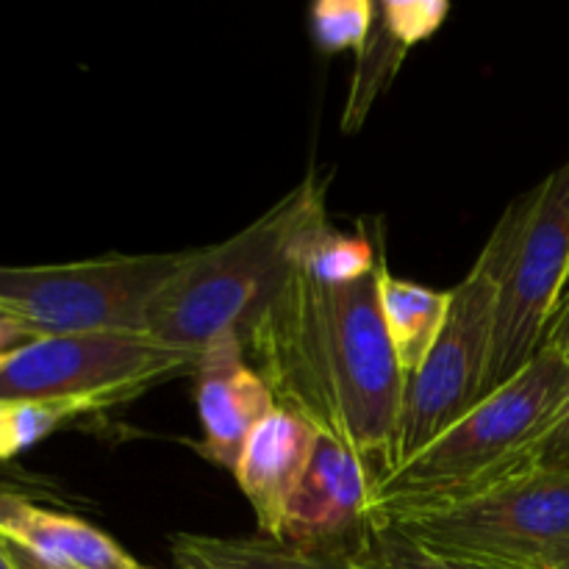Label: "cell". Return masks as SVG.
I'll use <instances>...</instances> for the list:
<instances>
[{"mask_svg":"<svg viewBox=\"0 0 569 569\" xmlns=\"http://www.w3.org/2000/svg\"><path fill=\"white\" fill-rule=\"evenodd\" d=\"M326 281L292 264L270 300L239 331L244 356L281 409L356 453L372 492L395 472L406 378L381 315V272Z\"/></svg>","mask_w":569,"mask_h":569,"instance_id":"cell-1","label":"cell"},{"mask_svg":"<svg viewBox=\"0 0 569 569\" xmlns=\"http://www.w3.org/2000/svg\"><path fill=\"white\" fill-rule=\"evenodd\" d=\"M569 395V365L539 353L372 492V522H398L465 500L517 472Z\"/></svg>","mask_w":569,"mask_h":569,"instance_id":"cell-2","label":"cell"},{"mask_svg":"<svg viewBox=\"0 0 569 569\" xmlns=\"http://www.w3.org/2000/svg\"><path fill=\"white\" fill-rule=\"evenodd\" d=\"M326 198L328 178L309 172L242 231L194 248L150 306V337L198 359L211 339L242 331L289 276L303 233L328 220Z\"/></svg>","mask_w":569,"mask_h":569,"instance_id":"cell-3","label":"cell"},{"mask_svg":"<svg viewBox=\"0 0 569 569\" xmlns=\"http://www.w3.org/2000/svg\"><path fill=\"white\" fill-rule=\"evenodd\" d=\"M433 553L503 569L569 559V470L533 467L465 500L389 522Z\"/></svg>","mask_w":569,"mask_h":569,"instance_id":"cell-4","label":"cell"},{"mask_svg":"<svg viewBox=\"0 0 569 569\" xmlns=\"http://www.w3.org/2000/svg\"><path fill=\"white\" fill-rule=\"evenodd\" d=\"M192 250L0 267V317L17 320L37 339L148 333L150 306L192 259Z\"/></svg>","mask_w":569,"mask_h":569,"instance_id":"cell-5","label":"cell"},{"mask_svg":"<svg viewBox=\"0 0 569 569\" xmlns=\"http://www.w3.org/2000/svg\"><path fill=\"white\" fill-rule=\"evenodd\" d=\"M511 239L509 211H503L465 281L450 289V309L442 333L426 365L406 381L395 437V465H406L450 426L487 398L498 292ZM395 467V470H398Z\"/></svg>","mask_w":569,"mask_h":569,"instance_id":"cell-6","label":"cell"},{"mask_svg":"<svg viewBox=\"0 0 569 569\" xmlns=\"http://www.w3.org/2000/svg\"><path fill=\"white\" fill-rule=\"evenodd\" d=\"M506 211L511 239L500 276L487 395L539 353L569 283V159Z\"/></svg>","mask_w":569,"mask_h":569,"instance_id":"cell-7","label":"cell"},{"mask_svg":"<svg viewBox=\"0 0 569 569\" xmlns=\"http://www.w3.org/2000/svg\"><path fill=\"white\" fill-rule=\"evenodd\" d=\"M189 370L194 356L150 333L39 337L14 350L0 370V400H87L106 411Z\"/></svg>","mask_w":569,"mask_h":569,"instance_id":"cell-8","label":"cell"},{"mask_svg":"<svg viewBox=\"0 0 569 569\" xmlns=\"http://www.w3.org/2000/svg\"><path fill=\"white\" fill-rule=\"evenodd\" d=\"M370 472L342 442L320 433L276 542L311 553L348 556L370 526Z\"/></svg>","mask_w":569,"mask_h":569,"instance_id":"cell-9","label":"cell"},{"mask_svg":"<svg viewBox=\"0 0 569 569\" xmlns=\"http://www.w3.org/2000/svg\"><path fill=\"white\" fill-rule=\"evenodd\" d=\"M194 398L203 428L200 450L222 470H237L256 428L278 409L264 378L244 356L239 331L211 339L194 359Z\"/></svg>","mask_w":569,"mask_h":569,"instance_id":"cell-10","label":"cell"},{"mask_svg":"<svg viewBox=\"0 0 569 569\" xmlns=\"http://www.w3.org/2000/svg\"><path fill=\"white\" fill-rule=\"evenodd\" d=\"M317 437L320 431L315 426L278 406L244 445L233 476L253 509L259 537L278 539L281 533L287 506L309 467Z\"/></svg>","mask_w":569,"mask_h":569,"instance_id":"cell-11","label":"cell"},{"mask_svg":"<svg viewBox=\"0 0 569 569\" xmlns=\"http://www.w3.org/2000/svg\"><path fill=\"white\" fill-rule=\"evenodd\" d=\"M0 537L53 565L78 569H148L92 522L56 511L37 498L0 495Z\"/></svg>","mask_w":569,"mask_h":569,"instance_id":"cell-12","label":"cell"},{"mask_svg":"<svg viewBox=\"0 0 569 569\" xmlns=\"http://www.w3.org/2000/svg\"><path fill=\"white\" fill-rule=\"evenodd\" d=\"M450 292H437L422 283L406 281L387 270L381 272V315L392 345L395 361L409 381L431 356L445 320H448Z\"/></svg>","mask_w":569,"mask_h":569,"instance_id":"cell-13","label":"cell"},{"mask_svg":"<svg viewBox=\"0 0 569 569\" xmlns=\"http://www.w3.org/2000/svg\"><path fill=\"white\" fill-rule=\"evenodd\" d=\"M172 548L226 569H350L345 556L311 553L267 537L220 539L200 533H176Z\"/></svg>","mask_w":569,"mask_h":569,"instance_id":"cell-14","label":"cell"},{"mask_svg":"<svg viewBox=\"0 0 569 569\" xmlns=\"http://www.w3.org/2000/svg\"><path fill=\"white\" fill-rule=\"evenodd\" d=\"M98 411L87 400H0V465H14L53 431Z\"/></svg>","mask_w":569,"mask_h":569,"instance_id":"cell-15","label":"cell"},{"mask_svg":"<svg viewBox=\"0 0 569 569\" xmlns=\"http://www.w3.org/2000/svg\"><path fill=\"white\" fill-rule=\"evenodd\" d=\"M350 569H503L433 553L389 522H372L348 556Z\"/></svg>","mask_w":569,"mask_h":569,"instance_id":"cell-16","label":"cell"},{"mask_svg":"<svg viewBox=\"0 0 569 569\" xmlns=\"http://www.w3.org/2000/svg\"><path fill=\"white\" fill-rule=\"evenodd\" d=\"M406 53H409V48L378 17L365 50L359 53V70H356L348 106H345L342 114L345 131H359L365 117L370 114V106L392 83L395 72L400 70V61H403Z\"/></svg>","mask_w":569,"mask_h":569,"instance_id":"cell-17","label":"cell"},{"mask_svg":"<svg viewBox=\"0 0 569 569\" xmlns=\"http://www.w3.org/2000/svg\"><path fill=\"white\" fill-rule=\"evenodd\" d=\"M311 39L326 56L365 50L378 20V3L372 0H320L311 6Z\"/></svg>","mask_w":569,"mask_h":569,"instance_id":"cell-18","label":"cell"},{"mask_svg":"<svg viewBox=\"0 0 569 569\" xmlns=\"http://www.w3.org/2000/svg\"><path fill=\"white\" fill-rule=\"evenodd\" d=\"M448 14V0H383V3H378L381 22L406 48H415V44L433 37Z\"/></svg>","mask_w":569,"mask_h":569,"instance_id":"cell-19","label":"cell"},{"mask_svg":"<svg viewBox=\"0 0 569 569\" xmlns=\"http://www.w3.org/2000/svg\"><path fill=\"white\" fill-rule=\"evenodd\" d=\"M533 467H553V470H569V395L559 415L553 417L542 437L522 453L520 467L522 470H533Z\"/></svg>","mask_w":569,"mask_h":569,"instance_id":"cell-20","label":"cell"},{"mask_svg":"<svg viewBox=\"0 0 569 569\" xmlns=\"http://www.w3.org/2000/svg\"><path fill=\"white\" fill-rule=\"evenodd\" d=\"M542 348L553 350L556 356H561L569 365V295L561 300L559 309H556L553 320H550L548 326V333H545Z\"/></svg>","mask_w":569,"mask_h":569,"instance_id":"cell-21","label":"cell"},{"mask_svg":"<svg viewBox=\"0 0 569 569\" xmlns=\"http://www.w3.org/2000/svg\"><path fill=\"white\" fill-rule=\"evenodd\" d=\"M33 337L26 326H20L17 320H9V317H0V370L6 367V361L11 359L14 350H20L22 345H28Z\"/></svg>","mask_w":569,"mask_h":569,"instance_id":"cell-22","label":"cell"},{"mask_svg":"<svg viewBox=\"0 0 569 569\" xmlns=\"http://www.w3.org/2000/svg\"><path fill=\"white\" fill-rule=\"evenodd\" d=\"M3 492H17L28 495V498H37V478L22 472L14 465H0V495Z\"/></svg>","mask_w":569,"mask_h":569,"instance_id":"cell-23","label":"cell"},{"mask_svg":"<svg viewBox=\"0 0 569 569\" xmlns=\"http://www.w3.org/2000/svg\"><path fill=\"white\" fill-rule=\"evenodd\" d=\"M3 539V537H0ZM6 550H9V556L14 559V565L20 569H78V567H67V565H53V561H44L39 559V556H33L31 550L20 548V545L9 542V539H3Z\"/></svg>","mask_w":569,"mask_h":569,"instance_id":"cell-24","label":"cell"},{"mask_svg":"<svg viewBox=\"0 0 569 569\" xmlns=\"http://www.w3.org/2000/svg\"><path fill=\"white\" fill-rule=\"evenodd\" d=\"M172 556H176V565L181 567V569H226V567L206 565V561H200L198 556H192V553H183V550H176V548H172Z\"/></svg>","mask_w":569,"mask_h":569,"instance_id":"cell-25","label":"cell"},{"mask_svg":"<svg viewBox=\"0 0 569 569\" xmlns=\"http://www.w3.org/2000/svg\"><path fill=\"white\" fill-rule=\"evenodd\" d=\"M0 569H20L14 565V559L9 556V550H6L3 539H0Z\"/></svg>","mask_w":569,"mask_h":569,"instance_id":"cell-26","label":"cell"},{"mask_svg":"<svg viewBox=\"0 0 569 569\" xmlns=\"http://www.w3.org/2000/svg\"><path fill=\"white\" fill-rule=\"evenodd\" d=\"M553 569H569V559H565V561H561V565H556Z\"/></svg>","mask_w":569,"mask_h":569,"instance_id":"cell-27","label":"cell"}]
</instances>
